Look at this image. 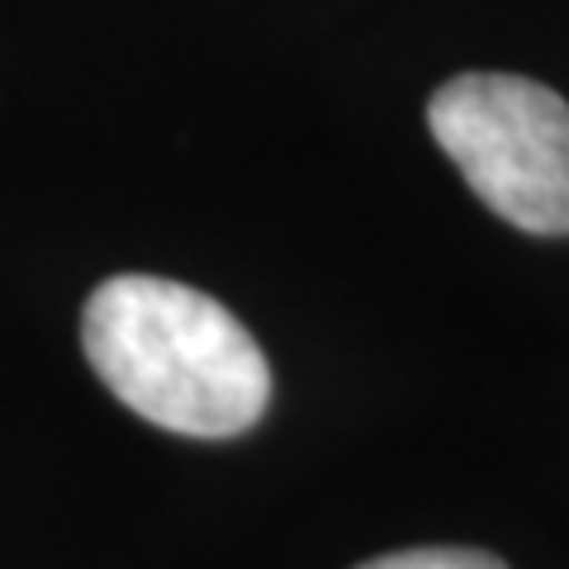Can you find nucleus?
Instances as JSON below:
<instances>
[{
	"mask_svg": "<svg viewBox=\"0 0 569 569\" xmlns=\"http://www.w3.org/2000/svg\"><path fill=\"white\" fill-rule=\"evenodd\" d=\"M427 129L498 219L569 233V104L512 71H466L427 100Z\"/></svg>",
	"mask_w": 569,
	"mask_h": 569,
	"instance_id": "nucleus-2",
	"label": "nucleus"
},
{
	"mask_svg": "<svg viewBox=\"0 0 569 569\" xmlns=\"http://www.w3.org/2000/svg\"><path fill=\"white\" fill-rule=\"evenodd\" d=\"M356 569H508L489 550H466V546H422V550H399V556L366 560Z\"/></svg>",
	"mask_w": 569,
	"mask_h": 569,
	"instance_id": "nucleus-3",
	"label": "nucleus"
},
{
	"mask_svg": "<svg viewBox=\"0 0 569 569\" xmlns=\"http://www.w3.org/2000/svg\"><path fill=\"white\" fill-rule=\"evenodd\" d=\"M81 351L104 389L167 432L238 437L271 403V366L219 299L167 276H114L86 299Z\"/></svg>",
	"mask_w": 569,
	"mask_h": 569,
	"instance_id": "nucleus-1",
	"label": "nucleus"
}]
</instances>
